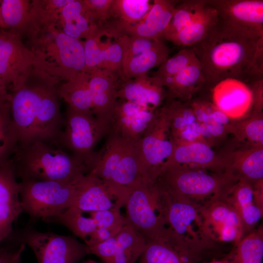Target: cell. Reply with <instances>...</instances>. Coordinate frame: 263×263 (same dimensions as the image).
Masks as SVG:
<instances>
[{
    "instance_id": "obj_1",
    "label": "cell",
    "mask_w": 263,
    "mask_h": 263,
    "mask_svg": "<svg viewBox=\"0 0 263 263\" xmlns=\"http://www.w3.org/2000/svg\"><path fill=\"white\" fill-rule=\"evenodd\" d=\"M190 48L206 88L226 79L247 85L263 79V37L233 27L219 17L206 37Z\"/></svg>"
},
{
    "instance_id": "obj_2",
    "label": "cell",
    "mask_w": 263,
    "mask_h": 263,
    "mask_svg": "<svg viewBox=\"0 0 263 263\" xmlns=\"http://www.w3.org/2000/svg\"><path fill=\"white\" fill-rule=\"evenodd\" d=\"M60 81L33 67L19 85L8 90L19 146L37 141L56 143L63 124L57 91Z\"/></svg>"
},
{
    "instance_id": "obj_3",
    "label": "cell",
    "mask_w": 263,
    "mask_h": 263,
    "mask_svg": "<svg viewBox=\"0 0 263 263\" xmlns=\"http://www.w3.org/2000/svg\"><path fill=\"white\" fill-rule=\"evenodd\" d=\"M33 67L67 81L85 69L84 41L64 34L53 19L28 36Z\"/></svg>"
},
{
    "instance_id": "obj_4",
    "label": "cell",
    "mask_w": 263,
    "mask_h": 263,
    "mask_svg": "<svg viewBox=\"0 0 263 263\" xmlns=\"http://www.w3.org/2000/svg\"><path fill=\"white\" fill-rule=\"evenodd\" d=\"M11 161L21 181L77 183L89 173L82 160L56 143L42 141L19 146Z\"/></svg>"
},
{
    "instance_id": "obj_5",
    "label": "cell",
    "mask_w": 263,
    "mask_h": 263,
    "mask_svg": "<svg viewBox=\"0 0 263 263\" xmlns=\"http://www.w3.org/2000/svg\"><path fill=\"white\" fill-rule=\"evenodd\" d=\"M162 192L168 225L166 244L189 263H199L214 253L219 244L207 232L200 205Z\"/></svg>"
},
{
    "instance_id": "obj_6",
    "label": "cell",
    "mask_w": 263,
    "mask_h": 263,
    "mask_svg": "<svg viewBox=\"0 0 263 263\" xmlns=\"http://www.w3.org/2000/svg\"><path fill=\"white\" fill-rule=\"evenodd\" d=\"M155 182L169 196L201 206L214 198H227L239 181L226 172L173 165L163 166Z\"/></svg>"
},
{
    "instance_id": "obj_7",
    "label": "cell",
    "mask_w": 263,
    "mask_h": 263,
    "mask_svg": "<svg viewBox=\"0 0 263 263\" xmlns=\"http://www.w3.org/2000/svg\"><path fill=\"white\" fill-rule=\"evenodd\" d=\"M126 223L146 239L166 243L168 225L163 194L156 182L143 180L130 189L125 204Z\"/></svg>"
},
{
    "instance_id": "obj_8",
    "label": "cell",
    "mask_w": 263,
    "mask_h": 263,
    "mask_svg": "<svg viewBox=\"0 0 263 263\" xmlns=\"http://www.w3.org/2000/svg\"><path fill=\"white\" fill-rule=\"evenodd\" d=\"M79 181H21L19 196L23 211L46 221L62 214L74 205Z\"/></svg>"
},
{
    "instance_id": "obj_9",
    "label": "cell",
    "mask_w": 263,
    "mask_h": 263,
    "mask_svg": "<svg viewBox=\"0 0 263 263\" xmlns=\"http://www.w3.org/2000/svg\"><path fill=\"white\" fill-rule=\"evenodd\" d=\"M107 134L92 113L67 106L63 115V126L56 143L82 160L89 171L96 153L95 147Z\"/></svg>"
},
{
    "instance_id": "obj_10",
    "label": "cell",
    "mask_w": 263,
    "mask_h": 263,
    "mask_svg": "<svg viewBox=\"0 0 263 263\" xmlns=\"http://www.w3.org/2000/svg\"><path fill=\"white\" fill-rule=\"evenodd\" d=\"M50 221L66 226L86 245L94 235L100 241L114 236L126 224L119 209L84 211L73 206Z\"/></svg>"
},
{
    "instance_id": "obj_11",
    "label": "cell",
    "mask_w": 263,
    "mask_h": 263,
    "mask_svg": "<svg viewBox=\"0 0 263 263\" xmlns=\"http://www.w3.org/2000/svg\"><path fill=\"white\" fill-rule=\"evenodd\" d=\"M174 146L168 122L159 108L157 116L140 139L139 163L144 180L150 183L156 181Z\"/></svg>"
},
{
    "instance_id": "obj_12",
    "label": "cell",
    "mask_w": 263,
    "mask_h": 263,
    "mask_svg": "<svg viewBox=\"0 0 263 263\" xmlns=\"http://www.w3.org/2000/svg\"><path fill=\"white\" fill-rule=\"evenodd\" d=\"M20 239L32 249L38 263H78L89 254L88 246L71 236L26 229Z\"/></svg>"
},
{
    "instance_id": "obj_13",
    "label": "cell",
    "mask_w": 263,
    "mask_h": 263,
    "mask_svg": "<svg viewBox=\"0 0 263 263\" xmlns=\"http://www.w3.org/2000/svg\"><path fill=\"white\" fill-rule=\"evenodd\" d=\"M204 225L215 242L234 243L245 236L241 218L227 198H214L200 206Z\"/></svg>"
},
{
    "instance_id": "obj_14",
    "label": "cell",
    "mask_w": 263,
    "mask_h": 263,
    "mask_svg": "<svg viewBox=\"0 0 263 263\" xmlns=\"http://www.w3.org/2000/svg\"><path fill=\"white\" fill-rule=\"evenodd\" d=\"M33 63V53L21 36L0 29V80L8 90L24 80Z\"/></svg>"
},
{
    "instance_id": "obj_15",
    "label": "cell",
    "mask_w": 263,
    "mask_h": 263,
    "mask_svg": "<svg viewBox=\"0 0 263 263\" xmlns=\"http://www.w3.org/2000/svg\"><path fill=\"white\" fill-rule=\"evenodd\" d=\"M179 2L174 0H154L150 10L139 22L129 24L115 19L108 20L103 26L114 37L127 35L163 41Z\"/></svg>"
},
{
    "instance_id": "obj_16",
    "label": "cell",
    "mask_w": 263,
    "mask_h": 263,
    "mask_svg": "<svg viewBox=\"0 0 263 263\" xmlns=\"http://www.w3.org/2000/svg\"><path fill=\"white\" fill-rule=\"evenodd\" d=\"M235 139V138H234ZM219 154L224 159L225 172L254 187L263 180V146L232 140Z\"/></svg>"
},
{
    "instance_id": "obj_17",
    "label": "cell",
    "mask_w": 263,
    "mask_h": 263,
    "mask_svg": "<svg viewBox=\"0 0 263 263\" xmlns=\"http://www.w3.org/2000/svg\"><path fill=\"white\" fill-rule=\"evenodd\" d=\"M146 243L143 236L126 224L114 236L88 247L89 254L102 263H136Z\"/></svg>"
},
{
    "instance_id": "obj_18",
    "label": "cell",
    "mask_w": 263,
    "mask_h": 263,
    "mask_svg": "<svg viewBox=\"0 0 263 263\" xmlns=\"http://www.w3.org/2000/svg\"><path fill=\"white\" fill-rule=\"evenodd\" d=\"M203 87L211 95L199 94L211 101L231 120H238L247 115L253 109V96L249 86L234 79H226L210 88Z\"/></svg>"
},
{
    "instance_id": "obj_19",
    "label": "cell",
    "mask_w": 263,
    "mask_h": 263,
    "mask_svg": "<svg viewBox=\"0 0 263 263\" xmlns=\"http://www.w3.org/2000/svg\"><path fill=\"white\" fill-rule=\"evenodd\" d=\"M227 24L263 37V0H206Z\"/></svg>"
},
{
    "instance_id": "obj_20",
    "label": "cell",
    "mask_w": 263,
    "mask_h": 263,
    "mask_svg": "<svg viewBox=\"0 0 263 263\" xmlns=\"http://www.w3.org/2000/svg\"><path fill=\"white\" fill-rule=\"evenodd\" d=\"M92 112L107 131H110L120 85L119 77L106 70L95 68L89 73Z\"/></svg>"
},
{
    "instance_id": "obj_21",
    "label": "cell",
    "mask_w": 263,
    "mask_h": 263,
    "mask_svg": "<svg viewBox=\"0 0 263 263\" xmlns=\"http://www.w3.org/2000/svg\"><path fill=\"white\" fill-rule=\"evenodd\" d=\"M127 198L94 174L88 173L79 182L76 198L73 206L84 211L120 209Z\"/></svg>"
},
{
    "instance_id": "obj_22",
    "label": "cell",
    "mask_w": 263,
    "mask_h": 263,
    "mask_svg": "<svg viewBox=\"0 0 263 263\" xmlns=\"http://www.w3.org/2000/svg\"><path fill=\"white\" fill-rule=\"evenodd\" d=\"M158 112V109L153 111L132 102L118 99L110 132L129 141L138 140Z\"/></svg>"
},
{
    "instance_id": "obj_23",
    "label": "cell",
    "mask_w": 263,
    "mask_h": 263,
    "mask_svg": "<svg viewBox=\"0 0 263 263\" xmlns=\"http://www.w3.org/2000/svg\"><path fill=\"white\" fill-rule=\"evenodd\" d=\"M174 142L173 151L162 167L179 165L215 173L225 172L224 159L219 153L214 151L211 147L206 142Z\"/></svg>"
},
{
    "instance_id": "obj_24",
    "label": "cell",
    "mask_w": 263,
    "mask_h": 263,
    "mask_svg": "<svg viewBox=\"0 0 263 263\" xmlns=\"http://www.w3.org/2000/svg\"><path fill=\"white\" fill-rule=\"evenodd\" d=\"M16 178L11 160L0 167V244L9 236L13 222L23 211Z\"/></svg>"
},
{
    "instance_id": "obj_25",
    "label": "cell",
    "mask_w": 263,
    "mask_h": 263,
    "mask_svg": "<svg viewBox=\"0 0 263 263\" xmlns=\"http://www.w3.org/2000/svg\"><path fill=\"white\" fill-rule=\"evenodd\" d=\"M166 96L164 87L158 85L148 74L121 82L117 91L118 99L132 102L155 111Z\"/></svg>"
},
{
    "instance_id": "obj_26",
    "label": "cell",
    "mask_w": 263,
    "mask_h": 263,
    "mask_svg": "<svg viewBox=\"0 0 263 263\" xmlns=\"http://www.w3.org/2000/svg\"><path fill=\"white\" fill-rule=\"evenodd\" d=\"M140 139L130 143L110 179L104 182L113 190L126 195L129 194L134 185L144 180L139 163Z\"/></svg>"
},
{
    "instance_id": "obj_27",
    "label": "cell",
    "mask_w": 263,
    "mask_h": 263,
    "mask_svg": "<svg viewBox=\"0 0 263 263\" xmlns=\"http://www.w3.org/2000/svg\"><path fill=\"white\" fill-rule=\"evenodd\" d=\"M56 20L64 34L78 39H86L99 26L89 18L83 0H71L57 11Z\"/></svg>"
},
{
    "instance_id": "obj_28",
    "label": "cell",
    "mask_w": 263,
    "mask_h": 263,
    "mask_svg": "<svg viewBox=\"0 0 263 263\" xmlns=\"http://www.w3.org/2000/svg\"><path fill=\"white\" fill-rule=\"evenodd\" d=\"M229 203L240 215L245 236L257 227L263 216V208L257 203L254 187L244 181H239L227 197Z\"/></svg>"
},
{
    "instance_id": "obj_29",
    "label": "cell",
    "mask_w": 263,
    "mask_h": 263,
    "mask_svg": "<svg viewBox=\"0 0 263 263\" xmlns=\"http://www.w3.org/2000/svg\"><path fill=\"white\" fill-rule=\"evenodd\" d=\"M205 84V78L197 58L167 83V98L186 102L191 100Z\"/></svg>"
},
{
    "instance_id": "obj_30",
    "label": "cell",
    "mask_w": 263,
    "mask_h": 263,
    "mask_svg": "<svg viewBox=\"0 0 263 263\" xmlns=\"http://www.w3.org/2000/svg\"><path fill=\"white\" fill-rule=\"evenodd\" d=\"M32 1L0 0V29L26 35L32 23Z\"/></svg>"
},
{
    "instance_id": "obj_31",
    "label": "cell",
    "mask_w": 263,
    "mask_h": 263,
    "mask_svg": "<svg viewBox=\"0 0 263 263\" xmlns=\"http://www.w3.org/2000/svg\"><path fill=\"white\" fill-rule=\"evenodd\" d=\"M218 20L216 10L206 2L203 11L190 24L166 40L182 48L191 47L206 37Z\"/></svg>"
},
{
    "instance_id": "obj_32",
    "label": "cell",
    "mask_w": 263,
    "mask_h": 263,
    "mask_svg": "<svg viewBox=\"0 0 263 263\" xmlns=\"http://www.w3.org/2000/svg\"><path fill=\"white\" fill-rule=\"evenodd\" d=\"M169 48L161 41L151 49L122 63L120 83L147 74L151 69L160 66L169 57Z\"/></svg>"
},
{
    "instance_id": "obj_33",
    "label": "cell",
    "mask_w": 263,
    "mask_h": 263,
    "mask_svg": "<svg viewBox=\"0 0 263 263\" xmlns=\"http://www.w3.org/2000/svg\"><path fill=\"white\" fill-rule=\"evenodd\" d=\"M60 98L74 109L92 113V98L89 88V74L83 71L58 87Z\"/></svg>"
},
{
    "instance_id": "obj_34",
    "label": "cell",
    "mask_w": 263,
    "mask_h": 263,
    "mask_svg": "<svg viewBox=\"0 0 263 263\" xmlns=\"http://www.w3.org/2000/svg\"><path fill=\"white\" fill-rule=\"evenodd\" d=\"M19 146L8 101L0 103V167L9 163Z\"/></svg>"
},
{
    "instance_id": "obj_35",
    "label": "cell",
    "mask_w": 263,
    "mask_h": 263,
    "mask_svg": "<svg viewBox=\"0 0 263 263\" xmlns=\"http://www.w3.org/2000/svg\"><path fill=\"white\" fill-rule=\"evenodd\" d=\"M228 257L231 263H263L262 224L243 237Z\"/></svg>"
},
{
    "instance_id": "obj_36",
    "label": "cell",
    "mask_w": 263,
    "mask_h": 263,
    "mask_svg": "<svg viewBox=\"0 0 263 263\" xmlns=\"http://www.w3.org/2000/svg\"><path fill=\"white\" fill-rule=\"evenodd\" d=\"M164 101L159 109L168 122L171 137L174 138L188 126L197 120L188 102L167 97Z\"/></svg>"
},
{
    "instance_id": "obj_37",
    "label": "cell",
    "mask_w": 263,
    "mask_h": 263,
    "mask_svg": "<svg viewBox=\"0 0 263 263\" xmlns=\"http://www.w3.org/2000/svg\"><path fill=\"white\" fill-rule=\"evenodd\" d=\"M231 133L239 142L263 146L262 111L252 110L244 117L233 122Z\"/></svg>"
},
{
    "instance_id": "obj_38",
    "label": "cell",
    "mask_w": 263,
    "mask_h": 263,
    "mask_svg": "<svg viewBox=\"0 0 263 263\" xmlns=\"http://www.w3.org/2000/svg\"><path fill=\"white\" fill-rule=\"evenodd\" d=\"M206 0H179L166 29L164 39L177 33L190 24L203 11Z\"/></svg>"
},
{
    "instance_id": "obj_39",
    "label": "cell",
    "mask_w": 263,
    "mask_h": 263,
    "mask_svg": "<svg viewBox=\"0 0 263 263\" xmlns=\"http://www.w3.org/2000/svg\"><path fill=\"white\" fill-rule=\"evenodd\" d=\"M196 59L191 48H182L162 64L151 77L158 85L165 87L170 79Z\"/></svg>"
},
{
    "instance_id": "obj_40",
    "label": "cell",
    "mask_w": 263,
    "mask_h": 263,
    "mask_svg": "<svg viewBox=\"0 0 263 263\" xmlns=\"http://www.w3.org/2000/svg\"><path fill=\"white\" fill-rule=\"evenodd\" d=\"M152 6L149 0H113L110 16L127 23L134 24L141 21Z\"/></svg>"
},
{
    "instance_id": "obj_41",
    "label": "cell",
    "mask_w": 263,
    "mask_h": 263,
    "mask_svg": "<svg viewBox=\"0 0 263 263\" xmlns=\"http://www.w3.org/2000/svg\"><path fill=\"white\" fill-rule=\"evenodd\" d=\"M144 250L136 263H189L170 246L146 239Z\"/></svg>"
},
{
    "instance_id": "obj_42",
    "label": "cell",
    "mask_w": 263,
    "mask_h": 263,
    "mask_svg": "<svg viewBox=\"0 0 263 263\" xmlns=\"http://www.w3.org/2000/svg\"><path fill=\"white\" fill-rule=\"evenodd\" d=\"M115 39L117 40L122 50V63L151 49L163 41L127 35L119 36Z\"/></svg>"
},
{
    "instance_id": "obj_43",
    "label": "cell",
    "mask_w": 263,
    "mask_h": 263,
    "mask_svg": "<svg viewBox=\"0 0 263 263\" xmlns=\"http://www.w3.org/2000/svg\"><path fill=\"white\" fill-rule=\"evenodd\" d=\"M86 12L89 18L99 26L110 18L113 0H83Z\"/></svg>"
},
{
    "instance_id": "obj_44",
    "label": "cell",
    "mask_w": 263,
    "mask_h": 263,
    "mask_svg": "<svg viewBox=\"0 0 263 263\" xmlns=\"http://www.w3.org/2000/svg\"><path fill=\"white\" fill-rule=\"evenodd\" d=\"M25 248V244L23 243L14 249L0 248V263H21V254Z\"/></svg>"
},
{
    "instance_id": "obj_45",
    "label": "cell",
    "mask_w": 263,
    "mask_h": 263,
    "mask_svg": "<svg viewBox=\"0 0 263 263\" xmlns=\"http://www.w3.org/2000/svg\"><path fill=\"white\" fill-rule=\"evenodd\" d=\"M9 92L7 87L0 80V103L8 101Z\"/></svg>"
},
{
    "instance_id": "obj_46",
    "label": "cell",
    "mask_w": 263,
    "mask_h": 263,
    "mask_svg": "<svg viewBox=\"0 0 263 263\" xmlns=\"http://www.w3.org/2000/svg\"><path fill=\"white\" fill-rule=\"evenodd\" d=\"M203 263H231L228 256L222 260H214L209 262H205Z\"/></svg>"
},
{
    "instance_id": "obj_47",
    "label": "cell",
    "mask_w": 263,
    "mask_h": 263,
    "mask_svg": "<svg viewBox=\"0 0 263 263\" xmlns=\"http://www.w3.org/2000/svg\"><path fill=\"white\" fill-rule=\"evenodd\" d=\"M78 263H97V262L94 261V260H87V261H83V262H79Z\"/></svg>"
}]
</instances>
